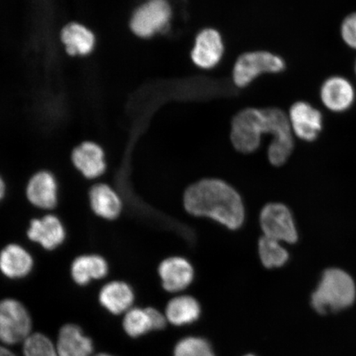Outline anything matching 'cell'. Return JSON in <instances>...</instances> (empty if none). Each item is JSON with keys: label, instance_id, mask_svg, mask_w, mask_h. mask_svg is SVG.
<instances>
[{"label": "cell", "instance_id": "6da1fadb", "mask_svg": "<svg viewBox=\"0 0 356 356\" xmlns=\"http://www.w3.org/2000/svg\"><path fill=\"white\" fill-rule=\"evenodd\" d=\"M184 207L191 215L210 218L226 228L236 230L243 224L245 210L241 197L225 181L204 179L189 186Z\"/></svg>", "mask_w": 356, "mask_h": 356}, {"label": "cell", "instance_id": "7a4b0ae2", "mask_svg": "<svg viewBox=\"0 0 356 356\" xmlns=\"http://www.w3.org/2000/svg\"><path fill=\"white\" fill-rule=\"evenodd\" d=\"M356 299V286L353 277L339 268L324 271L317 288L312 293L311 305L320 314L337 313L353 305Z\"/></svg>", "mask_w": 356, "mask_h": 356}, {"label": "cell", "instance_id": "3957f363", "mask_svg": "<svg viewBox=\"0 0 356 356\" xmlns=\"http://www.w3.org/2000/svg\"><path fill=\"white\" fill-rule=\"evenodd\" d=\"M273 126L274 108L245 109L233 120L231 141L239 152H255L261 145V136L271 135Z\"/></svg>", "mask_w": 356, "mask_h": 356}, {"label": "cell", "instance_id": "277c9868", "mask_svg": "<svg viewBox=\"0 0 356 356\" xmlns=\"http://www.w3.org/2000/svg\"><path fill=\"white\" fill-rule=\"evenodd\" d=\"M32 331V316L22 302L13 298L0 300V341L3 346L24 343Z\"/></svg>", "mask_w": 356, "mask_h": 356}, {"label": "cell", "instance_id": "5b68a950", "mask_svg": "<svg viewBox=\"0 0 356 356\" xmlns=\"http://www.w3.org/2000/svg\"><path fill=\"white\" fill-rule=\"evenodd\" d=\"M260 225L264 236L280 243H296L299 234L292 212L280 203H270L262 209Z\"/></svg>", "mask_w": 356, "mask_h": 356}, {"label": "cell", "instance_id": "8992f818", "mask_svg": "<svg viewBox=\"0 0 356 356\" xmlns=\"http://www.w3.org/2000/svg\"><path fill=\"white\" fill-rule=\"evenodd\" d=\"M282 58L270 52H249L238 58L234 68V81L238 87H246L261 74L279 73L284 70Z\"/></svg>", "mask_w": 356, "mask_h": 356}, {"label": "cell", "instance_id": "52a82bcc", "mask_svg": "<svg viewBox=\"0 0 356 356\" xmlns=\"http://www.w3.org/2000/svg\"><path fill=\"white\" fill-rule=\"evenodd\" d=\"M172 17L167 0H149L132 17L131 29L140 38H150L168 29Z\"/></svg>", "mask_w": 356, "mask_h": 356}, {"label": "cell", "instance_id": "ba28073f", "mask_svg": "<svg viewBox=\"0 0 356 356\" xmlns=\"http://www.w3.org/2000/svg\"><path fill=\"white\" fill-rule=\"evenodd\" d=\"M66 229L59 217L46 213L30 221L26 237L44 250L53 251L61 246L66 239Z\"/></svg>", "mask_w": 356, "mask_h": 356}, {"label": "cell", "instance_id": "9c48e42d", "mask_svg": "<svg viewBox=\"0 0 356 356\" xmlns=\"http://www.w3.org/2000/svg\"><path fill=\"white\" fill-rule=\"evenodd\" d=\"M26 198L38 210H54L59 202V185L50 171L40 170L31 176L25 189Z\"/></svg>", "mask_w": 356, "mask_h": 356}, {"label": "cell", "instance_id": "30bf717a", "mask_svg": "<svg viewBox=\"0 0 356 356\" xmlns=\"http://www.w3.org/2000/svg\"><path fill=\"white\" fill-rule=\"evenodd\" d=\"M289 122L293 133L300 140L312 142L317 139L323 130L321 111L305 102H298L289 111Z\"/></svg>", "mask_w": 356, "mask_h": 356}, {"label": "cell", "instance_id": "8fae6325", "mask_svg": "<svg viewBox=\"0 0 356 356\" xmlns=\"http://www.w3.org/2000/svg\"><path fill=\"white\" fill-rule=\"evenodd\" d=\"M71 161L80 175L88 180L101 177L108 168L104 150L91 141L78 145L71 154Z\"/></svg>", "mask_w": 356, "mask_h": 356}, {"label": "cell", "instance_id": "7c38bea8", "mask_svg": "<svg viewBox=\"0 0 356 356\" xmlns=\"http://www.w3.org/2000/svg\"><path fill=\"white\" fill-rule=\"evenodd\" d=\"M34 268V258L19 243H11L0 251V273L10 280L29 277Z\"/></svg>", "mask_w": 356, "mask_h": 356}, {"label": "cell", "instance_id": "4fadbf2b", "mask_svg": "<svg viewBox=\"0 0 356 356\" xmlns=\"http://www.w3.org/2000/svg\"><path fill=\"white\" fill-rule=\"evenodd\" d=\"M89 207L95 215L108 221L117 220L123 210L121 197L109 184L93 185L88 193Z\"/></svg>", "mask_w": 356, "mask_h": 356}, {"label": "cell", "instance_id": "5bb4252c", "mask_svg": "<svg viewBox=\"0 0 356 356\" xmlns=\"http://www.w3.org/2000/svg\"><path fill=\"white\" fill-rule=\"evenodd\" d=\"M159 275L165 291L176 293L188 288L194 279V269L186 258L172 257L163 261Z\"/></svg>", "mask_w": 356, "mask_h": 356}, {"label": "cell", "instance_id": "9a60e30c", "mask_svg": "<svg viewBox=\"0 0 356 356\" xmlns=\"http://www.w3.org/2000/svg\"><path fill=\"white\" fill-rule=\"evenodd\" d=\"M323 104L334 113H343L350 108L355 99L353 83L341 76H333L325 81L320 90Z\"/></svg>", "mask_w": 356, "mask_h": 356}, {"label": "cell", "instance_id": "2e32d148", "mask_svg": "<svg viewBox=\"0 0 356 356\" xmlns=\"http://www.w3.org/2000/svg\"><path fill=\"white\" fill-rule=\"evenodd\" d=\"M222 54L224 44L220 34L216 30L207 29L198 34L191 51V58L200 68H213L219 64Z\"/></svg>", "mask_w": 356, "mask_h": 356}, {"label": "cell", "instance_id": "e0dca14e", "mask_svg": "<svg viewBox=\"0 0 356 356\" xmlns=\"http://www.w3.org/2000/svg\"><path fill=\"white\" fill-rule=\"evenodd\" d=\"M56 346L59 356H92L95 344L79 325L66 323L58 333Z\"/></svg>", "mask_w": 356, "mask_h": 356}, {"label": "cell", "instance_id": "ac0fdd59", "mask_svg": "<svg viewBox=\"0 0 356 356\" xmlns=\"http://www.w3.org/2000/svg\"><path fill=\"white\" fill-rule=\"evenodd\" d=\"M70 277L79 286H86L95 280L106 277L109 265L105 257L89 253L75 257L70 265Z\"/></svg>", "mask_w": 356, "mask_h": 356}, {"label": "cell", "instance_id": "d6986e66", "mask_svg": "<svg viewBox=\"0 0 356 356\" xmlns=\"http://www.w3.org/2000/svg\"><path fill=\"white\" fill-rule=\"evenodd\" d=\"M99 301L102 308L111 314H124L133 308L135 293L128 283L122 280H111L101 288Z\"/></svg>", "mask_w": 356, "mask_h": 356}, {"label": "cell", "instance_id": "ffe728a7", "mask_svg": "<svg viewBox=\"0 0 356 356\" xmlns=\"http://www.w3.org/2000/svg\"><path fill=\"white\" fill-rule=\"evenodd\" d=\"M69 54L86 56L90 53L95 46V35L86 26L78 24L67 25L61 34Z\"/></svg>", "mask_w": 356, "mask_h": 356}, {"label": "cell", "instance_id": "44dd1931", "mask_svg": "<svg viewBox=\"0 0 356 356\" xmlns=\"http://www.w3.org/2000/svg\"><path fill=\"white\" fill-rule=\"evenodd\" d=\"M200 314V307L197 300L191 296H178L168 302L166 309L168 321L176 326L197 321Z\"/></svg>", "mask_w": 356, "mask_h": 356}, {"label": "cell", "instance_id": "7402d4cb", "mask_svg": "<svg viewBox=\"0 0 356 356\" xmlns=\"http://www.w3.org/2000/svg\"><path fill=\"white\" fill-rule=\"evenodd\" d=\"M258 254L262 265L268 269L284 266L289 258V252L282 243L266 236L261 237L258 243Z\"/></svg>", "mask_w": 356, "mask_h": 356}, {"label": "cell", "instance_id": "603a6c76", "mask_svg": "<svg viewBox=\"0 0 356 356\" xmlns=\"http://www.w3.org/2000/svg\"><path fill=\"white\" fill-rule=\"evenodd\" d=\"M122 326L129 337L137 338L153 330L148 308H131L124 315Z\"/></svg>", "mask_w": 356, "mask_h": 356}, {"label": "cell", "instance_id": "cb8c5ba5", "mask_svg": "<svg viewBox=\"0 0 356 356\" xmlns=\"http://www.w3.org/2000/svg\"><path fill=\"white\" fill-rule=\"evenodd\" d=\"M24 356H59L56 343L47 335L41 332H34L26 338L22 343Z\"/></svg>", "mask_w": 356, "mask_h": 356}, {"label": "cell", "instance_id": "d4e9b609", "mask_svg": "<svg viewBox=\"0 0 356 356\" xmlns=\"http://www.w3.org/2000/svg\"><path fill=\"white\" fill-rule=\"evenodd\" d=\"M175 356H216L210 344L202 338H184L177 344Z\"/></svg>", "mask_w": 356, "mask_h": 356}, {"label": "cell", "instance_id": "484cf974", "mask_svg": "<svg viewBox=\"0 0 356 356\" xmlns=\"http://www.w3.org/2000/svg\"><path fill=\"white\" fill-rule=\"evenodd\" d=\"M341 35L347 46L356 50V13H351L342 22Z\"/></svg>", "mask_w": 356, "mask_h": 356}, {"label": "cell", "instance_id": "4316f807", "mask_svg": "<svg viewBox=\"0 0 356 356\" xmlns=\"http://www.w3.org/2000/svg\"><path fill=\"white\" fill-rule=\"evenodd\" d=\"M149 313L152 320L153 330H162L166 327L167 318L162 313L154 308H148Z\"/></svg>", "mask_w": 356, "mask_h": 356}, {"label": "cell", "instance_id": "83f0119b", "mask_svg": "<svg viewBox=\"0 0 356 356\" xmlns=\"http://www.w3.org/2000/svg\"><path fill=\"white\" fill-rule=\"evenodd\" d=\"M6 182L4 181L3 177L0 175V202H1L3 198L6 197Z\"/></svg>", "mask_w": 356, "mask_h": 356}, {"label": "cell", "instance_id": "f1b7e54d", "mask_svg": "<svg viewBox=\"0 0 356 356\" xmlns=\"http://www.w3.org/2000/svg\"><path fill=\"white\" fill-rule=\"evenodd\" d=\"M0 356H17L6 346H0Z\"/></svg>", "mask_w": 356, "mask_h": 356}, {"label": "cell", "instance_id": "f546056e", "mask_svg": "<svg viewBox=\"0 0 356 356\" xmlns=\"http://www.w3.org/2000/svg\"><path fill=\"white\" fill-rule=\"evenodd\" d=\"M92 356H115V355H111V354H108V353H99V354H97V355H92Z\"/></svg>", "mask_w": 356, "mask_h": 356}, {"label": "cell", "instance_id": "4dcf8cb0", "mask_svg": "<svg viewBox=\"0 0 356 356\" xmlns=\"http://www.w3.org/2000/svg\"><path fill=\"white\" fill-rule=\"evenodd\" d=\"M355 76H356V61H355Z\"/></svg>", "mask_w": 356, "mask_h": 356}, {"label": "cell", "instance_id": "1f68e13d", "mask_svg": "<svg viewBox=\"0 0 356 356\" xmlns=\"http://www.w3.org/2000/svg\"><path fill=\"white\" fill-rule=\"evenodd\" d=\"M245 356H254V355H245Z\"/></svg>", "mask_w": 356, "mask_h": 356}]
</instances>
